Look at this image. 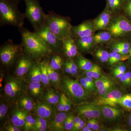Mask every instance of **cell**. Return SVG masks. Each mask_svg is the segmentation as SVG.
Wrapping results in <instances>:
<instances>
[{
    "label": "cell",
    "instance_id": "1",
    "mask_svg": "<svg viewBox=\"0 0 131 131\" xmlns=\"http://www.w3.org/2000/svg\"><path fill=\"white\" fill-rule=\"evenodd\" d=\"M21 34V45L24 51L35 61L48 58L52 53L38 36L24 26L19 28Z\"/></svg>",
    "mask_w": 131,
    "mask_h": 131
},
{
    "label": "cell",
    "instance_id": "2",
    "mask_svg": "<svg viewBox=\"0 0 131 131\" xmlns=\"http://www.w3.org/2000/svg\"><path fill=\"white\" fill-rule=\"evenodd\" d=\"M11 0H0V25H11L20 28L24 25L25 14Z\"/></svg>",
    "mask_w": 131,
    "mask_h": 131
},
{
    "label": "cell",
    "instance_id": "3",
    "mask_svg": "<svg viewBox=\"0 0 131 131\" xmlns=\"http://www.w3.org/2000/svg\"><path fill=\"white\" fill-rule=\"evenodd\" d=\"M28 89V84L23 78L9 77L4 86L5 99L8 103L13 105L26 94Z\"/></svg>",
    "mask_w": 131,
    "mask_h": 131
},
{
    "label": "cell",
    "instance_id": "4",
    "mask_svg": "<svg viewBox=\"0 0 131 131\" xmlns=\"http://www.w3.org/2000/svg\"><path fill=\"white\" fill-rule=\"evenodd\" d=\"M46 25L53 33L62 40L71 36L73 26L69 17L49 12L47 14Z\"/></svg>",
    "mask_w": 131,
    "mask_h": 131
},
{
    "label": "cell",
    "instance_id": "5",
    "mask_svg": "<svg viewBox=\"0 0 131 131\" xmlns=\"http://www.w3.org/2000/svg\"><path fill=\"white\" fill-rule=\"evenodd\" d=\"M25 3L26 18L28 20L34 31L38 30L46 24L47 14L43 11L39 0H23Z\"/></svg>",
    "mask_w": 131,
    "mask_h": 131
},
{
    "label": "cell",
    "instance_id": "6",
    "mask_svg": "<svg viewBox=\"0 0 131 131\" xmlns=\"http://www.w3.org/2000/svg\"><path fill=\"white\" fill-rule=\"evenodd\" d=\"M107 30L115 40L125 39L131 37V20L124 14L114 15Z\"/></svg>",
    "mask_w": 131,
    "mask_h": 131
},
{
    "label": "cell",
    "instance_id": "7",
    "mask_svg": "<svg viewBox=\"0 0 131 131\" xmlns=\"http://www.w3.org/2000/svg\"><path fill=\"white\" fill-rule=\"evenodd\" d=\"M24 51L21 44H15L8 40L0 48L1 63L4 66L11 67L16 62Z\"/></svg>",
    "mask_w": 131,
    "mask_h": 131
},
{
    "label": "cell",
    "instance_id": "8",
    "mask_svg": "<svg viewBox=\"0 0 131 131\" xmlns=\"http://www.w3.org/2000/svg\"><path fill=\"white\" fill-rule=\"evenodd\" d=\"M61 83L62 89L74 101H83L89 97L88 92L83 88L79 81L65 76L61 78Z\"/></svg>",
    "mask_w": 131,
    "mask_h": 131
},
{
    "label": "cell",
    "instance_id": "9",
    "mask_svg": "<svg viewBox=\"0 0 131 131\" xmlns=\"http://www.w3.org/2000/svg\"><path fill=\"white\" fill-rule=\"evenodd\" d=\"M34 32L51 50L52 53L62 52L63 40L59 39L53 33L46 24L42 28Z\"/></svg>",
    "mask_w": 131,
    "mask_h": 131
},
{
    "label": "cell",
    "instance_id": "10",
    "mask_svg": "<svg viewBox=\"0 0 131 131\" xmlns=\"http://www.w3.org/2000/svg\"><path fill=\"white\" fill-rule=\"evenodd\" d=\"M32 112L35 116L45 119L49 123L57 114L56 106L43 101H37Z\"/></svg>",
    "mask_w": 131,
    "mask_h": 131
},
{
    "label": "cell",
    "instance_id": "11",
    "mask_svg": "<svg viewBox=\"0 0 131 131\" xmlns=\"http://www.w3.org/2000/svg\"><path fill=\"white\" fill-rule=\"evenodd\" d=\"M94 20H85L77 26H73L71 36L74 39L93 36L95 34Z\"/></svg>",
    "mask_w": 131,
    "mask_h": 131
},
{
    "label": "cell",
    "instance_id": "12",
    "mask_svg": "<svg viewBox=\"0 0 131 131\" xmlns=\"http://www.w3.org/2000/svg\"><path fill=\"white\" fill-rule=\"evenodd\" d=\"M76 110L78 114L88 119H100L102 117L99 106L94 103H82L78 105Z\"/></svg>",
    "mask_w": 131,
    "mask_h": 131
},
{
    "label": "cell",
    "instance_id": "13",
    "mask_svg": "<svg viewBox=\"0 0 131 131\" xmlns=\"http://www.w3.org/2000/svg\"><path fill=\"white\" fill-rule=\"evenodd\" d=\"M35 61L24 51L16 62L15 73L17 77L23 78L28 73Z\"/></svg>",
    "mask_w": 131,
    "mask_h": 131
},
{
    "label": "cell",
    "instance_id": "14",
    "mask_svg": "<svg viewBox=\"0 0 131 131\" xmlns=\"http://www.w3.org/2000/svg\"><path fill=\"white\" fill-rule=\"evenodd\" d=\"M114 15L106 6L105 9L94 20L96 31L107 30Z\"/></svg>",
    "mask_w": 131,
    "mask_h": 131
},
{
    "label": "cell",
    "instance_id": "15",
    "mask_svg": "<svg viewBox=\"0 0 131 131\" xmlns=\"http://www.w3.org/2000/svg\"><path fill=\"white\" fill-rule=\"evenodd\" d=\"M122 96L121 91L114 89L105 96H101L97 98L93 103L98 106L108 105L117 107L118 101Z\"/></svg>",
    "mask_w": 131,
    "mask_h": 131
},
{
    "label": "cell",
    "instance_id": "16",
    "mask_svg": "<svg viewBox=\"0 0 131 131\" xmlns=\"http://www.w3.org/2000/svg\"><path fill=\"white\" fill-rule=\"evenodd\" d=\"M96 89L101 96L105 95L115 88L114 82L110 78L102 75L95 81Z\"/></svg>",
    "mask_w": 131,
    "mask_h": 131
},
{
    "label": "cell",
    "instance_id": "17",
    "mask_svg": "<svg viewBox=\"0 0 131 131\" xmlns=\"http://www.w3.org/2000/svg\"><path fill=\"white\" fill-rule=\"evenodd\" d=\"M79 50L72 36L64 39L62 52L68 59H74L79 54Z\"/></svg>",
    "mask_w": 131,
    "mask_h": 131
},
{
    "label": "cell",
    "instance_id": "18",
    "mask_svg": "<svg viewBox=\"0 0 131 131\" xmlns=\"http://www.w3.org/2000/svg\"><path fill=\"white\" fill-rule=\"evenodd\" d=\"M79 51L87 52L92 50L97 45L94 40L93 35L74 39Z\"/></svg>",
    "mask_w": 131,
    "mask_h": 131
},
{
    "label": "cell",
    "instance_id": "19",
    "mask_svg": "<svg viewBox=\"0 0 131 131\" xmlns=\"http://www.w3.org/2000/svg\"><path fill=\"white\" fill-rule=\"evenodd\" d=\"M12 110L11 114V122L19 128H24L26 119L30 113L20 109L16 105V107Z\"/></svg>",
    "mask_w": 131,
    "mask_h": 131
},
{
    "label": "cell",
    "instance_id": "20",
    "mask_svg": "<svg viewBox=\"0 0 131 131\" xmlns=\"http://www.w3.org/2000/svg\"><path fill=\"white\" fill-rule=\"evenodd\" d=\"M99 106L102 117L108 120H115L122 115V111L117 107L108 105Z\"/></svg>",
    "mask_w": 131,
    "mask_h": 131
},
{
    "label": "cell",
    "instance_id": "21",
    "mask_svg": "<svg viewBox=\"0 0 131 131\" xmlns=\"http://www.w3.org/2000/svg\"><path fill=\"white\" fill-rule=\"evenodd\" d=\"M68 115L65 112H59L57 114L54 118L49 123V130L63 131L64 130V121Z\"/></svg>",
    "mask_w": 131,
    "mask_h": 131
},
{
    "label": "cell",
    "instance_id": "22",
    "mask_svg": "<svg viewBox=\"0 0 131 131\" xmlns=\"http://www.w3.org/2000/svg\"><path fill=\"white\" fill-rule=\"evenodd\" d=\"M28 92L29 95L37 101L42 99L45 93L41 83L30 82L28 84Z\"/></svg>",
    "mask_w": 131,
    "mask_h": 131
},
{
    "label": "cell",
    "instance_id": "23",
    "mask_svg": "<svg viewBox=\"0 0 131 131\" xmlns=\"http://www.w3.org/2000/svg\"><path fill=\"white\" fill-rule=\"evenodd\" d=\"M93 37L95 42L97 45L110 44L115 40L112 34L108 30L100 31L97 33L95 34Z\"/></svg>",
    "mask_w": 131,
    "mask_h": 131
},
{
    "label": "cell",
    "instance_id": "24",
    "mask_svg": "<svg viewBox=\"0 0 131 131\" xmlns=\"http://www.w3.org/2000/svg\"><path fill=\"white\" fill-rule=\"evenodd\" d=\"M16 103L20 109L29 112L34 109L35 102L33 98L30 95L26 94L20 98Z\"/></svg>",
    "mask_w": 131,
    "mask_h": 131
},
{
    "label": "cell",
    "instance_id": "25",
    "mask_svg": "<svg viewBox=\"0 0 131 131\" xmlns=\"http://www.w3.org/2000/svg\"><path fill=\"white\" fill-rule=\"evenodd\" d=\"M61 53H52L50 55V59L48 61V63L52 69L58 71L61 69L64 66L65 61L60 54Z\"/></svg>",
    "mask_w": 131,
    "mask_h": 131
},
{
    "label": "cell",
    "instance_id": "26",
    "mask_svg": "<svg viewBox=\"0 0 131 131\" xmlns=\"http://www.w3.org/2000/svg\"><path fill=\"white\" fill-rule=\"evenodd\" d=\"M30 82L41 83V72L40 61H36L28 72Z\"/></svg>",
    "mask_w": 131,
    "mask_h": 131
},
{
    "label": "cell",
    "instance_id": "27",
    "mask_svg": "<svg viewBox=\"0 0 131 131\" xmlns=\"http://www.w3.org/2000/svg\"><path fill=\"white\" fill-rule=\"evenodd\" d=\"M61 95L56 90L50 89L45 93L42 99L44 101L56 105L60 100Z\"/></svg>",
    "mask_w": 131,
    "mask_h": 131
},
{
    "label": "cell",
    "instance_id": "28",
    "mask_svg": "<svg viewBox=\"0 0 131 131\" xmlns=\"http://www.w3.org/2000/svg\"><path fill=\"white\" fill-rule=\"evenodd\" d=\"M76 58L75 62L78 68L84 72L88 71L93 67L94 64L88 59L85 58L79 54Z\"/></svg>",
    "mask_w": 131,
    "mask_h": 131
},
{
    "label": "cell",
    "instance_id": "29",
    "mask_svg": "<svg viewBox=\"0 0 131 131\" xmlns=\"http://www.w3.org/2000/svg\"><path fill=\"white\" fill-rule=\"evenodd\" d=\"M106 6L114 15L122 10L126 0H106Z\"/></svg>",
    "mask_w": 131,
    "mask_h": 131
},
{
    "label": "cell",
    "instance_id": "30",
    "mask_svg": "<svg viewBox=\"0 0 131 131\" xmlns=\"http://www.w3.org/2000/svg\"><path fill=\"white\" fill-rule=\"evenodd\" d=\"M47 61L44 59L43 61H40V63L41 72V83L43 86L48 87L50 83L47 76Z\"/></svg>",
    "mask_w": 131,
    "mask_h": 131
},
{
    "label": "cell",
    "instance_id": "31",
    "mask_svg": "<svg viewBox=\"0 0 131 131\" xmlns=\"http://www.w3.org/2000/svg\"><path fill=\"white\" fill-rule=\"evenodd\" d=\"M109 52L101 47H98L95 51L94 55L98 61L102 63H108Z\"/></svg>",
    "mask_w": 131,
    "mask_h": 131
},
{
    "label": "cell",
    "instance_id": "32",
    "mask_svg": "<svg viewBox=\"0 0 131 131\" xmlns=\"http://www.w3.org/2000/svg\"><path fill=\"white\" fill-rule=\"evenodd\" d=\"M86 76L96 80L101 77L102 75L101 69L99 66L94 64L93 67L88 71L84 72Z\"/></svg>",
    "mask_w": 131,
    "mask_h": 131
},
{
    "label": "cell",
    "instance_id": "33",
    "mask_svg": "<svg viewBox=\"0 0 131 131\" xmlns=\"http://www.w3.org/2000/svg\"><path fill=\"white\" fill-rule=\"evenodd\" d=\"M118 104L127 111H131V93L123 95L118 101Z\"/></svg>",
    "mask_w": 131,
    "mask_h": 131
},
{
    "label": "cell",
    "instance_id": "34",
    "mask_svg": "<svg viewBox=\"0 0 131 131\" xmlns=\"http://www.w3.org/2000/svg\"><path fill=\"white\" fill-rule=\"evenodd\" d=\"M51 84L57 89H62L61 78L57 70L52 69Z\"/></svg>",
    "mask_w": 131,
    "mask_h": 131
},
{
    "label": "cell",
    "instance_id": "35",
    "mask_svg": "<svg viewBox=\"0 0 131 131\" xmlns=\"http://www.w3.org/2000/svg\"><path fill=\"white\" fill-rule=\"evenodd\" d=\"M111 50L112 51L113 57L112 61L110 65H114L118 63L128 60L130 58L129 55L125 56V55H122L112 50Z\"/></svg>",
    "mask_w": 131,
    "mask_h": 131
},
{
    "label": "cell",
    "instance_id": "36",
    "mask_svg": "<svg viewBox=\"0 0 131 131\" xmlns=\"http://www.w3.org/2000/svg\"><path fill=\"white\" fill-rule=\"evenodd\" d=\"M74 116L73 115H69L67 116L64 122V130L71 131L73 129L74 124Z\"/></svg>",
    "mask_w": 131,
    "mask_h": 131
},
{
    "label": "cell",
    "instance_id": "37",
    "mask_svg": "<svg viewBox=\"0 0 131 131\" xmlns=\"http://www.w3.org/2000/svg\"><path fill=\"white\" fill-rule=\"evenodd\" d=\"M122 10L124 15L131 20V0H126Z\"/></svg>",
    "mask_w": 131,
    "mask_h": 131
},
{
    "label": "cell",
    "instance_id": "38",
    "mask_svg": "<svg viewBox=\"0 0 131 131\" xmlns=\"http://www.w3.org/2000/svg\"><path fill=\"white\" fill-rule=\"evenodd\" d=\"M61 98L63 102L64 112H68L70 109L71 107V100L65 94L63 93L61 94Z\"/></svg>",
    "mask_w": 131,
    "mask_h": 131
},
{
    "label": "cell",
    "instance_id": "39",
    "mask_svg": "<svg viewBox=\"0 0 131 131\" xmlns=\"http://www.w3.org/2000/svg\"><path fill=\"white\" fill-rule=\"evenodd\" d=\"M8 110V107L7 103L5 102H1L0 105V120L1 121L5 119Z\"/></svg>",
    "mask_w": 131,
    "mask_h": 131
},
{
    "label": "cell",
    "instance_id": "40",
    "mask_svg": "<svg viewBox=\"0 0 131 131\" xmlns=\"http://www.w3.org/2000/svg\"><path fill=\"white\" fill-rule=\"evenodd\" d=\"M114 65L113 70V72L125 73L126 71V66L122 62L115 64Z\"/></svg>",
    "mask_w": 131,
    "mask_h": 131
},
{
    "label": "cell",
    "instance_id": "41",
    "mask_svg": "<svg viewBox=\"0 0 131 131\" xmlns=\"http://www.w3.org/2000/svg\"><path fill=\"white\" fill-rule=\"evenodd\" d=\"M69 63L70 65L71 69V75L73 76L76 75L78 73V69H79L78 66L74 59H68Z\"/></svg>",
    "mask_w": 131,
    "mask_h": 131
},
{
    "label": "cell",
    "instance_id": "42",
    "mask_svg": "<svg viewBox=\"0 0 131 131\" xmlns=\"http://www.w3.org/2000/svg\"><path fill=\"white\" fill-rule=\"evenodd\" d=\"M78 81L80 82V84H81L82 86L83 87V88L86 91H87L88 92H93V90H92L91 87L90 86L89 84L85 80L84 77L80 78Z\"/></svg>",
    "mask_w": 131,
    "mask_h": 131
},
{
    "label": "cell",
    "instance_id": "43",
    "mask_svg": "<svg viewBox=\"0 0 131 131\" xmlns=\"http://www.w3.org/2000/svg\"><path fill=\"white\" fill-rule=\"evenodd\" d=\"M5 130L7 131H20L21 128L16 126L15 125L12 124L8 123L5 125L4 126Z\"/></svg>",
    "mask_w": 131,
    "mask_h": 131
},
{
    "label": "cell",
    "instance_id": "44",
    "mask_svg": "<svg viewBox=\"0 0 131 131\" xmlns=\"http://www.w3.org/2000/svg\"><path fill=\"white\" fill-rule=\"evenodd\" d=\"M49 130V125L45 124L35 125L32 131H46Z\"/></svg>",
    "mask_w": 131,
    "mask_h": 131
},
{
    "label": "cell",
    "instance_id": "45",
    "mask_svg": "<svg viewBox=\"0 0 131 131\" xmlns=\"http://www.w3.org/2000/svg\"><path fill=\"white\" fill-rule=\"evenodd\" d=\"M86 125V123L83 121V120L81 119L80 122L73 127L71 131H81L82 129Z\"/></svg>",
    "mask_w": 131,
    "mask_h": 131
},
{
    "label": "cell",
    "instance_id": "46",
    "mask_svg": "<svg viewBox=\"0 0 131 131\" xmlns=\"http://www.w3.org/2000/svg\"><path fill=\"white\" fill-rule=\"evenodd\" d=\"M84 77L85 78V80H86V81L90 85V86L91 87L92 90H93V92L95 91L97 89L96 88L95 81H94L93 80V78L88 77L87 76Z\"/></svg>",
    "mask_w": 131,
    "mask_h": 131
},
{
    "label": "cell",
    "instance_id": "47",
    "mask_svg": "<svg viewBox=\"0 0 131 131\" xmlns=\"http://www.w3.org/2000/svg\"><path fill=\"white\" fill-rule=\"evenodd\" d=\"M56 111L59 112H64V106L62 98H60V100L56 104Z\"/></svg>",
    "mask_w": 131,
    "mask_h": 131
},
{
    "label": "cell",
    "instance_id": "48",
    "mask_svg": "<svg viewBox=\"0 0 131 131\" xmlns=\"http://www.w3.org/2000/svg\"><path fill=\"white\" fill-rule=\"evenodd\" d=\"M36 119V124L35 125H40V124H45L49 125V122L47 120L38 116H35Z\"/></svg>",
    "mask_w": 131,
    "mask_h": 131
},
{
    "label": "cell",
    "instance_id": "49",
    "mask_svg": "<svg viewBox=\"0 0 131 131\" xmlns=\"http://www.w3.org/2000/svg\"><path fill=\"white\" fill-rule=\"evenodd\" d=\"M33 117L32 115L30 113H29L28 115H27L25 123V126H24V131L28 127Z\"/></svg>",
    "mask_w": 131,
    "mask_h": 131
},
{
    "label": "cell",
    "instance_id": "50",
    "mask_svg": "<svg viewBox=\"0 0 131 131\" xmlns=\"http://www.w3.org/2000/svg\"><path fill=\"white\" fill-rule=\"evenodd\" d=\"M64 70L66 73L67 74L71 75V69L70 65L69 63L68 60H66L64 62Z\"/></svg>",
    "mask_w": 131,
    "mask_h": 131
},
{
    "label": "cell",
    "instance_id": "51",
    "mask_svg": "<svg viewBox=\"0 0 131 131\" xmlns=\"http://www.w3.org/2000/svg\"><path fill=\"white\" fill-rule=\"evenodd\" d=\"M99 128H100V125H99V122L96 119L93 118L92 130L93 131H98Z\"/></svg>",
    "mask_w": 131,
    "mask_h": 131
},
{
    "label": "cell",
    "instance_id": "52",
    "mask_svg": "<svg viewBox=\"0 0 131 131\" xmlns=\"http://www.w3.org/2000/svg\"><path fill=\"white\" fill-rule=\"evenodd\" d=\"M124 75L126 78L129 83V86H130L131 85V71H129L126 72Z\"/></svg>",
    "mask_w": 131,
    "mask_h": 131
},
{
    "label": "cell",
    "instance_id": "53",
    "mask_svg": "<svg viewBox=\"0 0 131 131\" xmlns=\"http://www.w3.org/2000/svg\"><path fill=\"white\" fill-rule=\"evenodd\" d=\"M120 81L124 85L126 86H129V83H128V81L127 80L125 76V75L123 76L122 77L119 78Z\"/></svg>",
    "mask_w": 131,
    "mask_h": 131
},
{
    "label": "cell",
    "instance_id": "54",
    "mask_svg": "<svg viewBox=\"0 0 131 131\" xmlns=\"http://www.w3.org/2000/svg\"><path fill=\"white\" fill-rule=\"evenodd\" d=\"M125 73H119V72H113L115 77L117 79H119L120 78L123 77L124 74H125Z\"/></svg>",
    "mask_w": 131,
    "mask_h": 131
},
{
    "label": "cell",
    "instance_id": "55",
    "mask_svg": "<svg viewBox=\"0 0 131 131\" xmlns=\"http://www.w3.org/2000/svg\"><path fill=\"white\" fill-rule=\"evenodd\" d=\"M93 118L89 119L88 121L87 122L86 125L89 129H92V127H93Z\"/></svg>",
    "mask_w": 131,
    "mask_h": 131
},
{
    "label": "cell",
    "instance_id": "56",
    "mask_svg": "<svg viewBox=\"0 0 131 131\" xmlns=\"http://www.w3.org/2000/svg\"><path fill=\"white\" fill-rule=\"evenodd\" d=\"M81 119V118L80 117H78V116H77V117H74V126H75L76 125H77L80 121Z\"/></svg>",
    "mask_w": 131,
    "mask_h": 131
},
{
    "label": "cell",
    "instance_id": "57",
    "mask_svg": "<svg viewBox=\"0 0 131 131\" xmlns=\"http://www.w3.org/2000/svg\"><path fill=\"white\" fill-rule=\"evenodd\" d=\"M81 131H92L93 130L92 129H89L88 126H87L86 125L82 129Z\"/></svg>",
    "mask_w": 131,
    "mask_h": 131
},
{
    "label": "cell",
    "instance_id": "58",
    "mask_svg": "<svg viewBox=\"0 0 131 131\" xmlns=\"http://www.w3.org/2000/svg\"><path fill=\"white\" fill-rule=\"evenodd\" d=\"M128 125L129 127L131 128V113L130 114L128 120Z\"/></svg>",
    "mask_w": 131,
    "mask_h": 131
},
{
    "label": "cell",
    "instance_id": "59",
    "mask_svg": "<svg viewBox=\"0 0 131 131\" xmlns=\"http://www.w3.org/2000/svg\"><path fill=\"white\" fill-rule=\"evenodd\" d=\"M11 1H12L13 2H14L15 3H16V4H17V5H18L22 0H11Z\"/></svg>",
    "mask_w": 131,
    "mask_h": 131
},
{
    "label": "cell",
    "instance_id": "60",
    "mask_svg": "<svg viewBox=\"0 0 131 131\" xmlns=\"http://www.w3.org/2000/svg\"><path fill=\"white\" fill-rule=\"evenodd\" d=\"M129 56H130V58H129V59L128 60L131 61V46L130 50V52H129Z\"/></svg>",
    "mask_w": 131,
    "mask_h": 131
}]
</instances>
